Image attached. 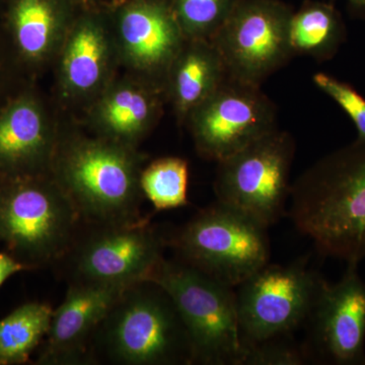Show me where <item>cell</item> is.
<instances>
[{"mask_svg":"<svg viewBox=\"0 0 365 365\" xmlns=\"http://www.w3.org/2000/svg\"><path fill=\"white\" fill-rule=\"evenodd\" d=\"M61 122L51 176L83 223L140 220L141 172L148 158L138 148L113 143Z\"/></svg>","mask_w":365,"mask_h":365,"instance_id":"1","label":"cell"},{"mask_svg":"<svg viewBox=\"0 0 365 365\" xmlns=\"http://www.w3.org/2000/svg\"><path fill=\"white\" fill-rule=\"evenodd\" d=\"M288 215L319 253L347 263L365 258V141L321 158L292 184Z\"/></svg>","mask_w":365,"mask_h":365,"instance_id":"2","label":"cell"},{"mask_svg":"<svg viewBox=\"0 0 365 365\" xmlns=\"http://www.w3.org/2000/svg\"><path fill=\"white\" fill-rule=\"evenodd\" d=\"M91 352L93 364H193L176 304L151 280L125 288L98 327Z\"/></svg>","mask_w":365,"mask_h":365,"instance_id":"3","label":"cell"},{"mask_svg":"<svg viewBox=\"0 0 365 365\" xmlns=\"http://www.w3.org/2000/svg\"><path fill=\"white\" fill-rule=\"evenodd\" d=\"M81 225L51 174L0 180V242L26 267H55Z\"/></svg>","mask_w":365,"mask_h":365,"instance_id":"4","label":"cell"},{"mask_svg":"<svg viewBox=\"0 0 365 365\" xmlns=\"http://www.w3.org/2000/svg\"><path fill=\"white\" fill-rule=\"evenodd\" d=\"M177 260L237 288L270 260L268 228L239 209L215 201L168 234Z\"/></svg>","mask_w":365,"mask_h":365,"instance_id":"5","label":"cell"},{"mask_svg":"<svg viewBox=\"0 0 365 365\" xmlns=\"http://www.w3.org/2000/svg\"><path fill=\"white\" fill-rule=\"evenodd\" d=\"M148 280L160 285L174 300L188 333L193 364L242 365L235 288L181 261L165 258Z\"/></svg>","mask_w":365,"mask_h":365,"instance_id":"6","label":"cell"},{"mask_svg":"<svg viewBox=\"0 0 365 365\" xmlns=\"http://www.w3.org/2000/svg\"><path fill=\"white\" fill-rule=\"evenodd\" d=\"M167 248L168 234L145 216L130 222H81L54 268L68 284L126 288L150 279Z\"/></svg>","mask_w":365,"mask_h":365,"instance_id":"7","label":"cell"},{"mask_svg":"<svg viewBox=\"0 0 365 365\" xmlns=\"http://www.w3.org/2000/svg\"><path fill=\"white\" fill-rule=\"evenodd\" d=\"M294 155V137L277 128L220 160L215 180L216 201L272 227L287 213Z\"/></svg>","mask_w":365,"mask_h":365,"instance_id":"8","label":"cell"},{"mask_svg":"<svg viewBox=\"0 0 365 365\" xmlns=\"http://www.w3.org/2000/svg\"><path fill=\"white\" fill-rule=\"evenodd\" d=\"M323 278L299 259L288 265L259 269L235 288L245 348L294 336L306 324Z\"/></svg>","mask_w":365,"mask_h":365,"instance_id":"9","label":"cell"},{"mask_svg":"<svg viewBox=\"0 0 365 365\" xmlns=\"http://www.w3.org/2000/svg\"><path fill=\"white\" fill-rule=\"evenodd\" d=\"M292 13L280 0H237L211 39L228 78L260 86L294 56L289 41Z\"/></svg>","mask_w":365,"mask_h":365,"instance_id":"10","label":"cell"},{"mask_svg":"<svg viewBox=\"0 0 365 365\" xmlns=\"http://www.w3.org/2000/svg\"><path fill=\"white\" fill-rule=\"evenodd\" d=\"M276 119L275 105L260 86L227 76L185 123L197 153L218 163L277 129Z\"/></svg>","mask_w":365,"mask_h":365,"instance_id":"11","label":"cell"},{"mask_svg":"<svg viewBox=\"0 0 365 365\" xmlns=\"http://www.w3.org/2000/svg\"><path fill=\"white\" fill-rule=\"evenodd\" d=\"M57 95L67 108L85 111L119 74L107 6L79 7L53 66Z\"/></svg>","mask_w":365,"mask_h":365,"instance_id":"12","label":"cell"},{"mask_svg":"<svg viewBox=\"0 0 365 365\" xmlns=\"http://www.w3.org/2000/svg\"><path fill=\"white\" fill-rule=\"evenodd\" d=\"M107 9L120 67L163 86L186 40L169 0H119Z\"/></svg>","mask_w":365,"mask_h":365,"instance_id":"13","label":"cell"},{"mask_svg":"<svg viewBox=\"0 0 365 365\" xmlns=\"http://www.w3.org/2000/svg\"><path fill=\"white\" fill-rule=\"evenodd\" d=\"M304 325L309 360L365 364V282L359 263H347L335 284L324 281Z\"/></svg>","mask_w":365,"mask_h":365,"instance_id":"14","label":"cell"},{"mask_svg":"<svg viewBox=\"0 0 365 365\" xmlns=\"http://www.w3.org/2000/svg\"><path fill=\"white\" fill-rule=\"evenodd\" d=\"M61 121L35 81L0 108V180L50 174Z\"/></svg>","mask_w":365,"mask_h":365,"instance_id":"15","label":"cell"},{"mask_svg":"<svg viewBox=\"0 0 365 365\" xmlns=\"http://www.w3.org/2000/svg\"><path fill=\"white\" fill-rule=\"evenodd\" d=\"M79 7L72 0H4L0 26L26 78L53 66Z\"/></svg>","mask_w":365,"mask_h":365,"instance_id":"16","label":"cell"},{"mask_svg":"<svg viewBox=\"0 0 365 365\" xmlns=\"http://www.w3.org/2000/svg\"><path fill=\"white\" fill-rule=\"evenodd\" d=\"M167 102L163 86L125 71L83 111L86 131L138 148L155 129Z\"/></svg>","mask_w":365,"mask_h":365,"instance_id":"17","label":"cell"},{"mask_svg":"<svg viewBox=\"0 0 365 365\" xmlns=\"http://www.w3.org/2000/svg\"><path fill=\"white\" fill-rule=\"evenodd\" d=\"M127 288V287H126ZM125 288L71 283L53 312L38 364H93L91 343L98 327Z\"/></svg>","mask_w":365,"mask_h":365,"instance_id":"18","label":"cell"},{"mask_svg":"<svg viewBox=\"0 0 365 365\" xmlns=\"http://www.w3.org/2000/svg\"><path fill=\"white\" fill-rule=\"evenodd\" d=\"M227 78L222 56L211 41L185 40L163 81L167 102L172 105L179 123L184 124L190 113Z\"/></svg>","mask_w":365,"mask_h":365,"instance_id":"19","label":"cell"},{"mask_svg":"<svg viewBox=\"0 0 365 365\" xmlns=\"http://www.w3.org/2000/svg\"><path fill=\"white\" fill-rule=\"evenodd\" d=\"M342 16L332 4L307 0L294 11L289 25L292 54L325 61L332 59L346 40Z\"/></svg>","mask_w":365,"mask_h":365,"instance_id":"20","label":"cell"},{"mask_svg":"<svg viewBox=\"0 0 365 365\" xmlns=\"http://www.w3.org/2000/svg\"><path fill=\"white\" fill-rule=\"evenodd\" d=\"M51 306L29 302L0 319V365L26 364L45 339L53 316Z\"/></svg>","mask_w":365,"mask_h":365,"instance_id":"21","label":"cell"},{"mask_svg":"<svg viewBox=\"0 0 365 365\" xmlns=\"http://www.w3.org/2000/svg\"><path fill=\"white\" fill-rule=\"evenodd\" d=\"M189 167L179 157H165L146 163L141 172L144 198L157 211L184 207L188 201Z\"/></svg>","mask_w":365,"mask_h":365,"instance_id":"22","label":"cell"},{"mask_svg":"<svg viewBox=\"0 0 365 365\" xmlns=\"http://www.w3.org/2000/svg\"><path fill=\"white\" fill-rule=\"evenodd\" d=\"M186 39L211 41L237 0H169Z\"/></svg>","mask_w":365,"mask_h":365,"instance_id":"23","label":"cell"},{"mask_svg":"<svg viewBox=\"0 0 365 365\" xmlns=\"http://www.w3.org/2000/svg\"><path fill=\"white\" fill-rule=\"evenodd\" d=\"M309 361L304 345H297L294 336L277 338L248 346L242 365H299Z\"/></svg>","mask_w":365,"mask_h":365,"instance_id":"24","label":"cell"},{"mask_svg":"<svg viewBox=\"0 0 365 365\" xmlns=\"http://www.w3.org/2000/svg\"><path fill=\"white\" fill-rule=\"evenodd\" d=\"M314 83L329 96L349 116L359 132L357 138L365 141V98L349 83L325 72L314 76Z\"/></svg>","mask_w":365,"mask_h":365,"instance_id":"25","label":"cell"},{"mask_svg":"<svg viewBox=\"0 0 365 365\" xmlns=\"http://www.w3.org/2000/svg\"><path fill=\"white\" fill-rule=\"evenodd\" d=\"M29 81H34L19 68L0 26V108Z\"/></svg>","mask_w":365,"mask_h":365,"instance_id":"26","label":"cell"},{"mask_svg":"<svg viewBox=\"0 0 365 365\" xmlns=\"http://www.w3.org/2000/svg\"><path fill=\"white\" fill-rule=\"evenodd\" d=\"M29 269L20 261L16 260L11 255L0 253V287L4 284L11 276L20 271Z\"/></svg>","mask_w":365,"mask_h":365,"instance_id":"27","label":"cell"},{"mask_svg":"<svg viewBox=\"0 0 365 365\" xmlns=\"http://www.w3.org/2000/svg\"><path fill=\"white\" fill-rule=\"evenodd\" d=\"M348 11L354 18L365 20V0H347Z\"/></svg>","mask_w":365,"mask_h":365,"instance_id":"28","label":"cell"},{"mask_svg":"<svg viewBox=\"0 0 365 365\" xmlns=\"http://www.w3.org/2000/svg\"><path fill=\"white\" fill-rule=\"evenodd\" d=\"M78 6H88V4H97V0H72Z\"/></svg>","mask_w":365,"mask_h":365,"instance_id":"29","label":"cell"},{"mask_svg":"<svg viewBox=\"0 0 365 365\" xmlns=\"http://www.w3.org/2000/svg\"><path fill=\"white\" fill-rule=\"evenodd\" d=\"M2 4H4V0H0V9H1Z\"/></svg>","mask_w":365,"mask_h":365,"instance_id":"30","label":"cell"}]
</instances>
